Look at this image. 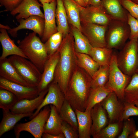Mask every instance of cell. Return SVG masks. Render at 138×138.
<instances>
[{"mask_svg":"<svg viewBox=\"0 0 138 138\" xmlns=\"http://www.w3.org/2000/svg\"><path fill=\"white\" fill-rule=\"evenodd\" d=\"M37 33H30L17 43L18 46L28 59L33 63L42 73L45 64L49 56L44 44Z\"/></svg>","mask_w":138,"mask_h":138,"instance_id":"cell-3","label":"cell"},{"mask_svg":"<svg viewBox=\"0 0 138 138\" xmlns=\"http://www.w3.org/2000/svg\"><path fill=\"white\" fill-rule=\"evenodd\" d=\"M0 77L24 86L31 87L22 77L8 58L0 60Z\"/></svg>","mask_w":138,"mask_h":138,"instance_id":"cell-20","label":"cell"},{"mask_svg":"<svg viewBox=\"0 0 138 138\" xmlns=\"http://www.w3.org/2000/svg\"><path fill=\"white\" fill-rule=\"evenodd\" d=\"M63 121L70 125L78 131V123L76 115L70 103L65 99L59 112Z\"/></svg>","mask_w":138,"mask_h":138,"instance_id":"cell-32","label":"cell"},{"mask_svg":"<svg viewBox=\"0 0 138 138\" xmlns=\"http://www.w3.org/2000/svg\"><path fill=\"white\" fill-rule=\"evenodd\" d=\"M112 54V49L107 47H93L89 55L100 66H109Z\"/></svg>","mask_w":138,"mask_h":138,"instance_id":"cell-31","label":"cell"},{"mask_svg":"<svg viewBox=\"0 0 138 138\" xmlns=\"http://www.w3.org/2000/svg\"><path fill=\"white\" fill-rule=\"evenodd\" d=\"M134 2L138 4V0H131Z\"/></svg>","mask_w":138,"mask_h":138,"instance_id":"cell-52","label":"cell"},{"mask_svg":"<svg viewBox=\"0 0 138 138\" xmlns=\"http://www.w3.org/2000/svg\"><path fill=\"white\" fill-rule=\"evenodd\" d=\"M123 7L132 16L138 19V4L131 0H120Z\"/></svg>","mask_w":138,"mask_h":138,"instance_id":"cell-40","label":"cell"},{"mask_svg":"<svg viewBox=\"0 0 138 138\" xmlns=\"http://www.w3.org/2000/svg\"><path fill=\"white\" fill-rule=\"evenodd\" d=\"M91 77L78 65L69 81L65 99L75 111H85L91 89Z\"/></svg>","mask_w":138,"mask_h":138,"instance_id":"cell-2","label":"cell"},{"mask_svg":"<svg viewBox=\"0 0 138 138\" xmlns=\"http://www.w3.org/2000/svg\"><path fill=\"white\" fill-rule=\"evenodd\" d=\"M0 88L8 90L17 97L18 100L31 99L39 95L37 87H29L13 82L0 77Z\"/></svg>","mask_w":138,"mask_h":138,"instance_id":"cell-14","label":"cell"},{"mask_svg":"<svg viewBox=\"0 0 138 138\" xmlns=\"http://www.w3.org/2000/svg\"><path fill=\"white\" fill-rule=\"evenodd\" d=\"M24 0H0V6H4V12H10L17 7Z\"/></svg>","mask_w":138,"mask_h":138,"instance_id":"cell-43","label":"cell"},{"mask_svg":"<svg viewBox=\"0 0 138 138\" xmlns=\"http://www.w3.org/2000/svg\"><path fill=\"white\" fill-rule=\"evenodd\" d=\"M0 108L4 110H10L19 100L16 96L10 91L0 88Z\"/></svg>","mask_w":138,"mask_h":138,"instance_id":"cell-35","label":"cell"},{"mask_svg":"<svg viewBox=\"0 0 138 138\" xmlns=\"http://www.w3.org/2000/svg\"><path fill=\"white\" fill-rule=\"evenodd\" d=\"M137 53H138V38L137 39ZM138 73V68L137 69L136 73Z\"/></svg>","mask_w":138,"mask_h":138,"instance_id":"cell-51","label":"cell"},{"mask_svg":"<svg viewBox=\"0 0 138 138\" xmlns=\"http://www.w3.org/2000/svg\"><path fill=\"white\" fill-rule=\"evenodd\" d=\"M109 66H100L92 78L91 88L105 86L108 80Z\"/></svg>","mask_w":138,"mask_h":138,"instance_id":"cell-34","label":"cell"},{"mask_svg":"<svg viewBox=\"0 0 138 138\" xmlns=\"http://www.w3.org/2000/svg\"><path fill=\"white\" fill-rule=\"evenodd\" d=\"M50 111V106H46L30 121L16 125L14 129L16 137L19 138L20 132L25 131L30 133L35 138H41Z\"/></svg>","mask_w":138,"mask_h":138,"instance_id":"cell-8","label":"cell"},{"mask_svg":"<svg viewBox=\"0 0 138 138\" xmlns=\"http://www.w3.org/2000/svg\"><path fill=\"white\" fill-rule=\"evenodd\" d=\"M137 38L130 39L117 55L118 67L123 73L130 76L138 68Z\"/></svg>","mask_w":138,"mask_h":138,"instance_id":"cell-4","label":"cell"},{"mask_svg":"<svg viewBox=\"0 0 138 138\" xmlns=\"http://www.w3.org/2000/svg\"><path fill=\"white\" fill-rule=\"evenodd\" d=\"M50 113L45 125L43 133L58 135L61 133V128L63 121L55 107L50 105Z\"/></svg>","mask_w":138,"mask_h":138,"instance_id":"cell-25","label":"cell"},{"mask_svg":"<svg viewBox=\"0 0 138 138\" xmlns=\"http://www.w3.org/2000/svg\"><path fill=\"white\" fill-rule=\"evenodd\" d=\"M124 121L122 132L118 138H134V133L136 130L134 121L132 118H129Z\"/></svg>","mask_w":138,"mask_h":138,"instance_id":"cell-38","label":"cell"},{"mask_svg":"<svg viewBox=\"0 0 138 138\" xmlns=\"http://www.w3.org/2000/svg\"><path fill=\"white\" fill-rule=\"evenodd\" d=\"M124 108L122 115L123 121L132 116H138V107L134 103L124 101Z\"/></svg>","mask_w":138,"mask_h":138,"instance_id":"cell-39","label":"cell"},{"mask_svg":"<svg viewBox=\"0 0 138 138\" xmlns=\"http://www.w3.org/2000/svg\"><path fill=\"white\" fill-rule=\"evenodd\" d=\"M3 110V118L0 123V137L14 129L16 123L23 118L31 116L33 113L15 114L10 110Z\"/></svg>","mask_w":138,"mask_h":138,"instance_id":"cell-22","label":"cell"},{"mask_svg":"<svg viewBox=\"0 0 138 138\" xmlns=\"http://www.w3.org/2000/svg\"><path fill=\"white\" fill-rule=\"evenodd\" d=\"M89 0H84V2L86 6H88V2Z\"/></svg>","mask_w":138,"mask_h":138,"instance_id":"cell-49","label":"cell"},{"mask_svg":"<svg viewBox=\"0 0 138 138\" xmlns=\"http://www.w3.org/2000/svg\"><path fill=\"white\" fill-rule=\"evenodd\" d=\"M77 65L84 70L92 78L100 65L88 54L76 52Z\"/></svg>","mask_w":138,"mask_h":138,"instance_id":"cell-30","label":"cell"},{"mask_svg":"<svg viewBox=\"0 0 138 138\" xmlns=\"http://www.w3.org/2000/svg\"><path fill=\"white\" fill-rule=\"evenodd\" d=\"M122 122L109 123L107 126L102 129L94 138H114L119 133Z\"/></svg>","mask_w":138,"mask_h":138,"instance_id":"cell-36","label":"cell"},{"mask_svg":"<svg viewBox=\"0 0 138 138\" xmlns=\"http://www.w3.org/2000/svg\"><path fill=\"white\" fill-rule=\"evenodd\" d=\"M44 12V27L41 40L45 42L52 34L58 32L55 17L56 0L42 4Z\"/></svg>","mask_w":138,"mask_h":138,"instance_id":"cell-12","label":"cell"},{"mask_svg":"<svg viewBox=\"0 0 138 138\" xmlns=\"http://www.w3.org/2000/svg\"><path fill=\"white\" fill-rule=\"evenodd\" d=\"M63 38L62 33L58 31L52 34L44 43L49 56L58 51Z\"/></svg>","mask_w":138,"mask_h":138,"instance_id":"cell-37","label":"cell"},{"mask_svg":"<svg viewBox=\"0 0 138 138\" xmlns=\"http://www.w3.org/2000/svg\"><path fill=\"white\" fill-rule=\"evenodd\" d=\"M106 112L100 103L96 105L91 109L92 121L91 135L93 137L109 123Z\"/></svg>","mask_w":138,"mask_h":138,"instance_id":"cell-19","label":"cell"},{"mask_svg":"<svg viewBox=\"0 0 138 138\" xmlns=\"http://www.w3.org/2000/svg\"><path fill=\"white\" fill-rule=\"evenodd\" d=\"M74 0L79 5L84 7H86L84 2V0Z\"/></svg>","mask_w":138,"mask_h":138,"instance_id":"cell-46","label":"cell"},{"mask_svg":"<svg viewBox=\"0 0 138 138\" xmlns=\"http://www.w3.org/2000/svg\"><path fill=\"white\" fill-rule=\"evenodd\" d=\"M101 1V0H89L88 2V6L98 5L100 4Z\"/></svg>","mask_w":138,"mask_h":138,"instance_id":"cell-45","label":"cell"},{"mask_svg":"<svg viewBox=\"0 0 138 138\" xmlns=\"http://www.w3.org/2000/svg\"><path fill=\"white\" fill-rule=\"evenodd\" d=\"M117 58V55L113 54L109 66L108 80L105 86L111 89L118 99L124 102V90L132 76L125 74L120 70L118 65Z\"/></svg>","mask_w":138,"mask_h":138,"instance_id":"cell-6","label":"cell"},{"mask_svg":"<svg viewBox=\"0 0 138 138\" xmlns=\"http://www.w3.org/2000/svg\"><path fill=\"white\" fill-rule=\"evenodd\" d=\"M91 111V110H90ZM90 111L75 110L78 123L79 138H90L92 124Z\"/></svg>","mask_w":138,"mask_h":138,"instance_id":"cell-24","label":"cell"},{"mask_svg":"<svg viewBox=\"0 0 138 138\" xmlns=\"http://www.w3.org/2000/svg\"><path fill=\"white\" fill-rule=\"evenodd\" d=\"M60 58L58 51L50 56L46 62L40 82L37 86L39 94L48 88L49 85L53 81L56 66Z\"/></svg>","mask_w":138,"mask_h":138,"instance_id":"cell-17","label":"cell"},{"mask_svg":"<svg viewBox=\"0 0 138 138\" xmlns=\"http://www.w3.org/2000/svg\"><path fill=\"white\" fill-rule=\"evenodd\" d=\"M58 51L60 58L53 82L58 84L65 95L70 78L78 66L74 38L70 31L63 38Z\"/></svg>","mask_w":138,"mask_h":138,"instance_id":"cell-1","label":"cell"},{"mask_svg":"<svg viewBox=\"0 0 138 138\" xmlns=\"http://www.w3.org/2000/svg\"><path fill=\"white\" fill-rule=\"evenodd\" d=\"M43 138H65V137L63 133L58 135L51 134L46 133H43L42 136Z\"/></svg>","mask_w":138,"mask_h":138,"instance_id":"cell-44","label":"cell"},{"mask_svg":"<svg viewBox=\"0 0 138 138\" xmlns=\"http://www.w3.org/2000/svg\"><path fill=\"white\" fill-rule=\"evenodd\" d=\"M61 130L65 138H79L78 131L75 130L69 124L63 121Z\"/></svg>","mask_w":138,"mask_h":138,"instance_id":"cell-42","label":"cell"},{"mask_svg":"<svg viewBox=\"0 0 138 138\" xmlns=\"http://www.w3.org/2000/svg\"><path fill=\"white\" fill-rule=\"evenodd\" d=\"M127 23L130 30V40L138 38V19L127 14Z\"/></svg>","mask_w":138,"mask_h":138,"instance_id":"cell-41","label":"cell"},{"mask_svg":"<svg viewBox=\"0 0 138 138\" xmlns=\"http://www.w3.org/2000/svg\"><path fill=\"white\" fill-rule=\"evenodd\" d=\"M79 7L81 24L92 23L108 26L112 20L101 4L85 7L79 5Z\"/></svg>","mask_w":138,"mask_h":138,"instance_id":"cell-9","label":"cell"},{"mask_svg":"<svg viewBox=\"0 0 138 138\" xmlns=\"http://www.w3.org/2000/svg\"><path fill=\"white\" fill-rule=\"evenodd\" d=\"M133 102L136 106L138 107V101H134Z\"/></svg>","mask_w":138,"mask_h":138,"instance_id":"cell-50","label":"cell"},{"mask_svg":"<svg viewBox=\"0 0 138 138\" xmlns=\"http://www.w3.org/2000/svg\"><path fill=\"white\" fill-rule=\"evenodd\" d=\"M134 138H138V130H136L134 133Z\"/></svg>","mask_w":138,"mask_h":138,"instance_id":"cell-48","label":"cell"},{"mask_svg":"<svg viewBox=\"0 0 138 138\" xmlns=\"http://www.w3.org/2000/svg\"><path fill=\"white\" fill-rule=\"evenodd\" d=\"M42 4L37 0H24L16 8L10 12V14L14 16L17 20L21 19H26L30 16L37 15L44 19V14L40 7Z\"/></svg>","mask_w":138,"mask_h":138,"instance_id":"cell-16","label":"cell"},{"mask_svg":"<svg viewBox=\"0 0 138 138\" xmlns=\"http://www.w3.org/2000/svg\"><path fill=\"white\" fill-rule=\"evenodd\" d=\"M40 2L41 4L44 3H50L52 2L53 0H37Z\"/></svg>","mask_w":138,"mask_h":138,"instance_id":"cell-47","label":"cell"},{"mask_svg":"<svg viewBox=\"0 0 138 138\" xmlns=\"http://www.w3.org/2000/svg\"><path fill=\"white\" fill-rule=\"evenodd\" d=\"M17 21L19 25L16 27L10 28L8 30V33L13 37H17L18 31L23 29L32 30L40 37L42 36L44 27V18L38 16L33 15L27 19H21Z\"/></svg>","mask_w":138,"mask_h":138,"instance_id":"cell-15","label":"cell"},{"mask_svg":"<svg viewBox=\"0 0 138 138\" xmlns=\"http://www.w3.org/2000/svg\"><path fill=\"white\" fill-rule=\"evenodd\" d=\"M23 78L31 87H37L42 73L31 61L20 56L13 55L8 58Z\"/></svg>","mask_w":138,"mask_h":138,"instance_id":"cell-7","label":"cell"},{"mask_svg":"<svg viewBox=\"0 0 138 138\" xmlns=\"http://www.w3.org/2000/svg\"><path fill=\"white\" fill-rule=\"evenodd\" d=\"M136 101H138V73H135L125 89L124 101L133 103Z\"/></svg>","mask_w":138,"mask_h":138,"instance_id":"cell-33","label":"cell"},{"mask_svg":"<svg viewBox=\"0 0 138 138\" xmlns=\"http://www.w3.org/2000/svg\"><path fill=\"white\" fill-rule=\"evenodd\" d=\"M130 30L126 21L112 19L106 33L107 47L112 49L123 47L129 38Z\"/></svg>","mask_w":138,"mask_h":138,"instance_id":"cell-5","label":"cell"},{"mask_svg":"<svg viewBox=\"0 0 138 138\" xmlns=\"http://www.w3.org/2000/svg\"><path fill=\"white\" fill-rule=\"evenodd\" d=\"M100 4L112 19L127 22L128 12L120 0H101Z\"/></svg>","mask_w":138,"mask_h":138,"instance_id":"cell-23","label":"cell"},{"mask_svg":"<svg viewBox=\"0 0 138 138\" xmlns=\"http://www.w3.org/2000/svg\"><path fill=\"white\" fill-rule=\"evenodd\" d=\"M81 31L93 47H107L105 35L107 26L88 23L81 24Z\"/></svg>","mask_w":138,"mask_h":138,"instance_id":"cell-10","label":"cell"},{"mask_svg":"<svg viewBox=\"0 0 138 138\" xmlns=\"http://www.w3.org/2000/svg\"><path fill=\"white\" fill-rule=\"evenodd\" d=\"M112 91L105 86L91 88L85 111H90L95 105L102 101Z\"/></svg>","mask_w":138,"mask_h":138,"instance_id":"cell-29","label":"cell"},{"mask_svg":"<svg viewBox=\"0 0 138 138\" xmlns=\"http://www.w3.org/2000/svg\"><path fill=\"white\" fill-rule=\"evenodd\" d=\"M107 113L109 123L122 122L124 102L120 100L113 91L100 103Z\"/></svg>","mask_w":138,"mask_h":138,"instance_id":"cell-11","label":"cell"},{"mask_svg":"<svg viewBox=\"0 0 138 138\" xmlns=\"http://www.w3.org/2000/svg\"><path fill=\"white\" fill-rule=\"evenodd\" d=\"M48 88L40 93L36 98L31 99H24L18 100L10 109L15 114L33 113L42 103L48 91Z\"/></svg>","mask_w":138,"mask_h":138,"instance_id":"cell-18","label":"cell"},{"mask_svg":"<svg viewBox=\"0 0 138 138\" xmlns=\"http://www.w3.org/2000/svg\"><path fill=\"white\" fill-rule=\"evenodd\" d=\"M62 0L68 23L81 31L79 5L74 0Z\"/></svg>","mask_w":138,"mask_h":138,"instance_id":"cell-27","label":"cell"},{"mask_svg":"<svg viewBox=\"0 0 138 138\" xmlns=\"http://www.w3.org/2000/svg\"><path fill=\"white\" fill-rule=\"evenodd\" d=\"M48 89V92L42 103L33 115L29 117L30 120L35 117L42 108L49 105L55 106L59 113L65 100L64 95L58 84L53 82L49 86Z\"/></svg>","mask_w":138,"mask_h":138,"instance_id":"cell-13","label":"cell"},{"mask_svg":"<svg viewBox=\"0 0 138 138\" xmlns=\"http://www.w3.org/2000/svg\"><path fill=\"white\" fill-rule=\"evenodd\" d=\"M69 24L70 31L74 39V45L76 52L89 55L93 47L82 32L76 27Z\"/></svg>","mask_w":138,"mask_h":138,"instance_id":"cell-26","label":"cell"},{"mask_svg":"<svg viewBox=\"0 0 138 138\" xmlns=\"http://www.w3.org/2000/svg\"><path fill=\"white\" fill-rule=\"evenodd\" d=\"M56 20L58 31L61 32L63 38L70 32V29L62 0H56Z\"/></svg>","mask_w":138,"mask_h":138,"instance_id":"cell-28","label":"cell"},{"mask_svg":"<svg viewBox=\"0 0 138 138\" xmlns=\"http://www.w3.org/2000/svg\"><path fill=\"white\" fill-rule=\"evenodd\" d=\"M0 41L2 48L0 60L7 58L8 56L13 55L20 56L28 59L19 47L16 45L14 41L10 38L6 29L0 28Z\"/></svg>","mask_w":138,"mask_h":138,"instance_id":"cell-21","label":"cell"}]
</instances>
